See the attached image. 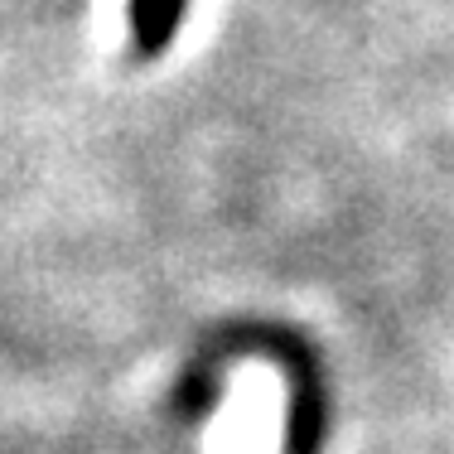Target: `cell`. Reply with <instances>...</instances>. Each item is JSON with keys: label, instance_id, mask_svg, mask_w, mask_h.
<instances>
[{"label": "cell", "instance_id": "cell-1", "mask_svg": "<svg viewBox=\"0 0 454 454\" xmlns=\"http://www.w3.org/2000/svg\"><path fill=\"white\" fill-rule=\"evenodd\" d=\"M184 20V0H131V35L140 53H165Z\"/></svg>", "mask_w": 454, "mask_h": 454}]
</instances>
